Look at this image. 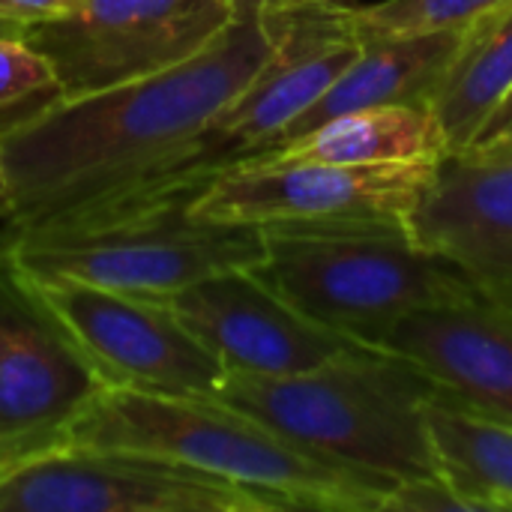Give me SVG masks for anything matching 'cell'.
<instances>
[{"label": "cell", "mask_w": 512, "mask_h": 512, "mask_svg": "<svg viewBox=\"0 0 512 512\" xmlns=\"http://www.w3.org/2000/svg\"><path fill=\"white\" fill-rule=\"evenodd\" d=\"M261 12L237 9L195 57L117 87L57 99L0 138L12 237L51 234L174 198L165 192L210 120L270 60Z\"/></svg>", "instance_id": "6da1fadb"}, {"label": "cell", "mask_w": 512, "mask_h": 512, "mask_svg": "<svg viewBox=\"0 0 512 512\" xmlns=\"http://www.w3.org/2000/svg\"><path fill=\"white\" fill-rule=\"evenodd\" d=\"M60 444L156 456L243 486L276 510L381 512L387 477L315 456L249 414L201 396L102 390Z\"/></svg>", "instance_id": "7a4b0ae2"}, {"label": "cell", "mask_w": 512, "mask_h": 512, "mask_svg": "<svg viewBox=\"0 0 512 512\" xmlns=\"http://www.w3.org/2000/svg\"><path fill=\"white\" fill-rule=\"evenodd\" d=\"M438 393L417 363L360 342L297 375L225 372L213 399L315 456L402 483L441 474L426 423Z\"/></svg>", "instance_id": "3957f363"}, {"label": "cell", "mask_w": 512, "mask_h": 512, "mask_svg": "<svg viewBox=\"0 0 512 512\" xmlns=\"http://www.w3.org/2000/svg\"><path fill=\"white\" fill-rule=\"evenodd\" d=\"M258 276L306 318L375 345L414 309L486 297L456 264L414 243L408 225L264 228Z\"/></svg>", "instance_id": "277c9868"}, {"label": "cell", "mask_w": 512, "mask_h": 512, "mask_svg": "<svg viewBox=\"0 0 512 512\" xmlns=\"http://www.w3.org/2000/svg\"><path fill=\"white\" fill-rule=\"evenodd\" d=\"M192 198L174 195L105 222L12 237L6 246L27 276H66L153 300L264 261V228L201 219L189 210Z\"/></svg>", "instance_id": "5b68a950"}, {"label": "cell", "mask_w": 512, "mask_h": 512, "mask_svg": "<svg viewBox=\"0 0 512 512\" xmlns=\"http://www.w3.org/2000/svg\"><path fill=\"white\" fill-rule=\"evenodd\" d=\"M435 162L336 165L306 159H246L210 177L189 210L201 219L255 228L408 225Z\"/></svg>", "instance_id": "8992f818"}, {"label": "cell", "mask_w": 512, "mask_h": 512, "mask_svg": "<svg viewBox=\"0 0 512 512\" xmlns=\"http://www.w3.org/2000/svg\"><path fill=\"white\" fill-rule=\"evenodd\" d=\"M345 6L264 15L276 36L270 60L198 135L174 168L165 186L168 195H198L219 171L261 156L285 138L291 123L363 48L345 24Z\"/></svg>", "instance_id": "52a82bcc"}, {"label": "cell", "mask_w": 512, "mask_h": 512, "mask_svg": "<svg viewBox=\"0 0 512 512\" xmlns=\"http://www.w3.org/2000/svg\"><path fill=\"white\" fill-rule=\"evenodd\" d=\"M234 18V0H75L21 36L51 66L60 99H72L165 72L213 45Z\"/></svg>", "instance_id": "ba28073f"}, {"label": "cell", "mask_w": 512, "mask_h": 512, "mask_svg": "<svg viewBox=\"0 0 512 512\" xmlns=\"http://www.w3.org/2000/svg\"><path fill=\"white\" fill-rule=\"evenodd\" d=\"M27 282L105 390L201 399L219 393L228 369L165 300L66 276H27Z\"/></svg>", "instance_id": "9c48e42d"}, {"label": "cell", "mask_w": 512, "mask_h": 512, "mask_svg": "<svg viewBox=\"0 0 512 512\" xmlns=\"http://www.w3.org/2000/svg\"><path fill=\"white\" fill-rule=\"evenodd\" d=\"M0 512H279L222 477L144 453L54 444L0 471Z\"/></svg>", "instance_id": "30bf717a"}, {"label": "cell", "mask_w": 512, "mask_h": 512, "mask_svg": "<svg viewBox=\"0 0 512 512\" xmlns=\"http://www.w3.org/2000/svg\"><path fill=\"white\" fill-rule=\"evenodd\" d=\"M105 390L27 276L0 249V459L6 465L63 441Z\"/></svg>", "instance_id": "8fae6325"}, {"label": "cell", "mask_w": 512, "mask_h": 512, "mask_svg": "<svg viewBox=\"0 0 512 512\" xmlns=\"http://www.w3.org/2000/svg\"><path fill=\"white\" fill-rule=\"evenodd\" d=\"M228 372L297 375L360 342L306 318L255 267L213 273L165 300Z\"/></svg>", "instance_id": "7c38bea8"}, {"label": "cell", "mask_w": 512, "mask_h": 512, "mask_svg": "<svg viewBox=\"0 0 512 512\" xmlns=\"http://www.w3.org/2000/svg\"><path fill=\"white\" fill-rule=\"evenodd\" d=\"M408 231L512 309V147L447 150L408 213Z\"/></svg>", "instance_id": "4fadbf2b"}, {"label": "cell", "mask_w": 512, "mask_h": 512, "mask_svg": "<svg viewBox=\"0 0 512 512\" xmlns=\"http://www.w3.org/2000/svg\"><path fill=\"white\" fill-rule=\"evenodd\" d=\"M375 345L417 363L441 393L512 426V309L489 300L423 306Z\"/></svg>", "instance_id": "5bb4252c"}, {"label": "cell", "mask_w": 512, "mask_h": 512, "mask_svg": "<svg viewBox=\"0 0 512 512\" xmlns=\"http://www.w3.org/2000/svg\"><path fill=\"white\" fill-rule=\"evenodd\" d=\"M462 33L465 30H441V33H408V36L366 39L360 54L291 123V129L285 132V138L276 147H282V144H288V141H294L348 111L384 108V105H432V99L462 45Z\"/></svg>", "instance_id": "9a60e30c"}, {"label": "cell", "mask_w": 512, "mask_h": 512, "mask_svg": "<svg viewBox=\"0 0 512 512\" xmlns=\"http://www.w3.org/2000/svg\"><path fill=\"white\" fill-rule=\"evenodd\" d=\"M447 150V135L429 105H384L339 114L318 129L252 159L384 165L438 162Z\"/></svg>", "instance_id": "2e32d148"}, {"label": "cell", "mask_w": 512, "mask_h": 512, "mask_svg": "<svg viewBox=\"0 0 512 512\" xmlns=\"http://www.w3.org/2000/svg\"><path fill=\"white\" fill-rule=\"evenodd\" d=\"M438 471L483 512H512V426L447 393L426 402Z\"/></svg>", "instance_id": "e0dca14e"}, {"label": "cell", "mask_w": 512, "mask_h": 512, "mask_svg": "<svg viewBox=\"0 0 512 512\" xmlns=\"http://www.w3.org/2000/svg\"><path fill=\"white\" fill-rule=\"evenodd\" d=\"M512 87V0L462 33V45L432 99L450 150L471 144Z\"/></svg>", "instance_id": "ac0fdd59"}, {"label": "cell", "mask_w": 512, "mask_h": 512, "mask_svg": "<svg viewBox=\"0 0 512 512\" xmlns=\"http://www.w3.org/2000/svg\"><path fill=\"white\" fill-rule=\"evenodd\" d=\"M510 0H381L372 6L348 3L342 9L351 33L366 42L378 36L468 30L474 21Z\"/></svg>", "instance_id": "d6986e66"}, {"label": "cell", "mask_w": 512, "mask_h": 512, "mask_svg": "<svg viewBox=\"0 0 512 512\" xmlns=\"http://www.w3.org/2000/svg\"><path fill=\"white\" fill-rule=\"evenodd\" d=\"M60 99L57 78L45 57L24 36L0 39V138Z\"/></svg>", "instance_id": "ffe728a7"}, {"label": "cell", "mask_w": 512, "mask_h": 512, "mask_svg": "<svg viewBox=\"0 0 512 512\" xmlns=\"http://www.w3.org/2000/svg\"><path fill=\"white\" fill-rule=\"evenodd\" d=\"M381 512H483V507L462 495L444 474H435L396 483L387 492Z\"/></svg>", "instance_id": "44dd1931"}, {"label": "cell", "mask_w": 512, "mask_h": 512, "mask_svg": "<svg viewBox=\"0 0 512 512\" xmlns=\"http://www.w3.org/2000/svg\"><path fill=\"white\" fill-rule=\"evenodd\" d=\"M471 150H510L512 147V87L504 99L495 105V111L486 117V123L477 129V135L468 144Z\"/></svg>", "instance_id": "7402d4cb"}, {"label": "cell", "mask_w": 512, "mask_h": 512, "mask_svg": "<svg viewBox=\"0 0 512 512\" xmlns=\"http://www.w3.org/2000/svg\"><path fill=\"white\" fill-rule=\"evenodd\" d=\"M75 0H0V18L18 27H30L63 15Z\"/></svg>", "instance_id": "603a6c76"}, {"label": "cell", "mask_w": 512, "mask_h": 512, "mask_svg": "<svg viewBox=\"0 0 512 512\" xmlns=\"http://www.w3.org/2000/svg\"><path fill=\"white\" fill-rule=\"evenodd\" d=\"M348 0H234L237 9H252L261 15H288V12H312V9H333L345 6Z\"/></svg>", "instance_id": "cb8c5ba5"}, {"label": "cell", "mask_w": 512, "mask_h": 512, "mask_svg": "<svg viewBox=\"0 0 512 512\" xmlns=\"http://www.w3.org/2000/svg\"><path fill=\"white\" fill-rule=\"evenodd\" d=\"M0 222H6V225H9V192H6L3 168H0Z\"/></svg>", "instance_id": "d4e9b609"}, {"label": "cell", "mask_w": 512, "mask_h": 512, "mask_svg": "<svg viewBox=\"0 0 512 512\" xmlns=\"http://www.w3.org/2000/svg\"><path fill=\"white\" fill-rule=\"evenodd\" d=\"M21 30H24V27H18V24H12V21H3V18H0V39H3V36H18Z\"/></svg>", "instance_id": "484cf974"}, {"label": "cell", "mask_w": 512, "mask_h": 512, "mask_svg": "<svg viewBox=\"0 0 512 512\" xmlns=\"http://www.w3.org/2000/svg\"><path fill=\"white\" fill-rule=\"evenodd\" d=\"M3 468H6V462H3V459H0V471H3Z\"/></svg>", "instance_id": "4316f807"}]
</instances>
